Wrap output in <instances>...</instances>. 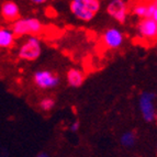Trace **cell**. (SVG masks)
Instances as JSON below:
<instances>
[{"instance_id": "1", "label": "cell", "mask_w": 157, "mask_h": 157, "mask_svg": "<svg viewBox=\"0 0 157 157\" xmlns=\"http://www.w3.org/2000/svg\"><path fill=\"white\" fill-rule=\"evenodd\" d=\"M100 0H71L69 8L75 18L89 22L100 10Z\"/></svg>"}, {"instance_id": "2", "label": "cell", "mask_w": 157, "mask_h": 157, "mask_svg": "<svg viewBox=\"0 0 157 157\" xmlns=\"http://www.w3.org/2000/svg\"><path fill=\"white\" fill-rule=\"evenodd\" d=\"M11 29L14 32L16 36H32L42 33L44 26L42 22L36 18H21L12 22Z\"/></svg>"}, {"instance_id": "3", "label": "cell", "mask_w": 157, "mask_h": 157, "mask_svg": "<svg viewBox=\"0 0 157 157\" xmlns=\"http://www.w3.org/2000/svg\"><path fill=\"white\" fill-rule=\"evenodd\" d=\"M42 54V44L37 36L32 35L25 39L23 43L20 45L18 50V56L20 59L26 62L36 60Z\"/></svg>"}, {"instance_id": "4", "label": "cell", "mask_w": 157, "mask_h": 157, "mask_svg": "<svg viewBox=\"0 0 157 157\" xmlns=\"http://www.w3.org/2000/svg\"><path fill=\"white\" fill-rule=\"evenodd\" d=\"M155 94L151 91H145L140 96L139 100V105L140 110H141L142 117L146 122L151 123L156 120V109L154 105V100H155Z\"/></svg>"}, {"instance_id": "5", "label": "cell", "mask_w": 157, "mask_h": 157, "mask_svg": "<svg viewBox=\"0 0 157 157\" xmlns=\"http://www.w3.org/2000/svg\"><path fill=\"white\" fill-rule=\"evenodd\" d=\"M33 81L40 89L48 90L58 86L59 78H58L57 75H55V74L52 73L51 71L43 69V71H36L34 73Z\"/></svg>"}, {"instance_id": "6", "label": "cell", "mask_w": 157, "mask_h": 157, "mask_svg": "<svg viewBox=\"0 0 157 157\" xmlns=\"http://www.w3.org/2000/svg\"><path fill=\"white\" fill-rule=\"evenodd\" d=\"M137 34L141 39L145 41H155L157 40V21L152 18L141 19L137 23Z\"/></svg>"}, {"instance_id": "7", "label": "cell", "mask_w": 157, "mask_h": 157, "mask_svg": "<svg viewBox=\"0 0 157 157\" xmlns=\"http://www.w3.org/2000/svg\"><path fill=\"white\" fill-rule=\"evenodd\" d=\"M107 12L119 23H124L128 14V5L124 0H111L107 6Z\"/></svg>"}, {"instance_id": "8", "label": "cell", "mask_w": 157, "mask_h": 157, "mask_svg": "<svg viewBox=\"0 0 157 157\" xmlns=\"http://www.w3.org/2000/svg\"><path fill=\"white\" fill-rule=\"evenodd\" d=\"M124 42V34L117 28H110L105 31L102 35V43L107 48L117 50L122 46Z\"/></svg>"}, {"instance_id": "9", "label": "cell", "mask_w": 157, "mask_h": 157, "mask_svg": "<svg viewBox=\"0 0 157 157\" xmlns=\"http://www.w3.org/2000/svg\"><path fill=\"white\" fill-rule=\"evenodd\" d=\"M1 16L3 20L8 22H14L19 19L20 10L19 6L13 1H6L1 6Z\"/></svg>"}, {"instance_id": "10", "label": "cell", "mask_w": 157, "mask_h": 157, "mask_svg": "<svg viewBox=\"0 0 157 157\" xmlns=\"http://www.w3.org/2000/svg\"><path fill=\"white\" fill-rule=\"evenodd\" d=\"M67 84L73 88H78L85 81V74L78 68H71L66 74Z\"/></svg>"}, {"instance_id": "11", "label": "cell", "mask_w": 157, "mask_h": 157, "mask_svg": "<svg viewBox=\"0 0 157 157\" xmlns=\"http://www.w3.org/2000/svg\"><path fill=\"white\" fill-rule=\"evenodd\" d=\"M16 41V34L12 29L1 28L0 30V47L1 48H9L12 47Z\"/></svg>"}, {"instance_id": "12", "label": "cell", "mask_w": 157, "mask_h": 157, "mask_svg": "<svg viewBox=\"0 0 157 157\" xmlns=\"http://www.w3.org/2000/svg\"><path fill=\"white\" fill-rule=\"evenodd\" d=\"M133 13L140 19L149 18V7L148 2H139L136 3L132 9Z\"/></svg>"}, {"instance_id": "13", "label": "cell", "mask_w": 157, "mask_h": 157, "mask_svg": "<svg viewBox=\"0 0 157 157\" xmlns=\"http://www.w3.org/2000/svg\"><path fill=\"white\" fill-rule=\"evenodd\" d=\"M135 143H136V135L134 132L128 131L122 134V136H121V144L123 145L124 147H128V148L133 147Z\"/></svg>"}, {"instance_id": "14", "label": "cell", "mask_w": 157, "mask_h": 157, "mask_svg": "<svg viewBox=\"0 0 157 157\" xmlns=\"http://www.w3.org/2000/svg\"><path fill=\"white\" fill-rule=\"evenodd\" d=\"M54 107H55V101L51 97L43 98V99L40 101V108H41L43 111H46V112L47 111H51Z\"/></svg>"}, {"instance_id": "15", "label": "cell", "mask_w": 157, "mask_h": 157, "mask_svg": "<svg viewBox=\"0 0 157 157\" xmlns=\"http://www.w3.org/2000/svg\"><path fill=\"white\" fill-rule=\"evenodd\" d=\"M149 7V18L157 21V0H151L148 2Z\"/></svg>"}, {"instance_id": "16", "label": "cell", "mask_w": 157, "mask_h": 157, "mask_svg": "<svg viewBox=\"0 0 157 157\" xmlns=\"http://www.w3.org/2000/svg\"><path fill=\"white\" fill-rule=\"evenodd\" d=\"M79 128H80V123H79L78 120L73 121V122L69 124V131L71 132H78Z\"/></svg>"}, {"instance_id": "17", "label": "cell", "mask_w": 157, "mask_h": 157, "mask_svg": "<svg viewBox=\"0 0 157 157\" xmlns=\"http://www.w3.org/2000/svg\"><path fill=\"white\" fill-rule=\"evenodd\" d=\"M33 3H36V5H42V3L46 2L47 0H31Z\"/></svg>"}, {"instance_id": "18", "label": "cell", "mask_w": 157, "mask_h": 157, "mask_svg": "<svg viewBox=\"0 0 157 157\" xmlns=\"http://www.w3.org/2000/svg\"><path fill=\"white\" fill-rule=\"evenodd\" d=\"M36 157H50V156H48V155H47L46 153H41V154L37 155Z\"/></svg>"}, {"instance_id": "19", "label": "cell", "mask_w": 157, "mask_h": 157, "mask_svg": "<svg viewBox=\"0 0 157 157\" xmlns=\"http://www.w3.org/2000/svg\"><path fill=\"white\" fill-rule=\"evenodd\" d=\"M156 149H157V148H156Z\"/></svg>"}]
</instances>
